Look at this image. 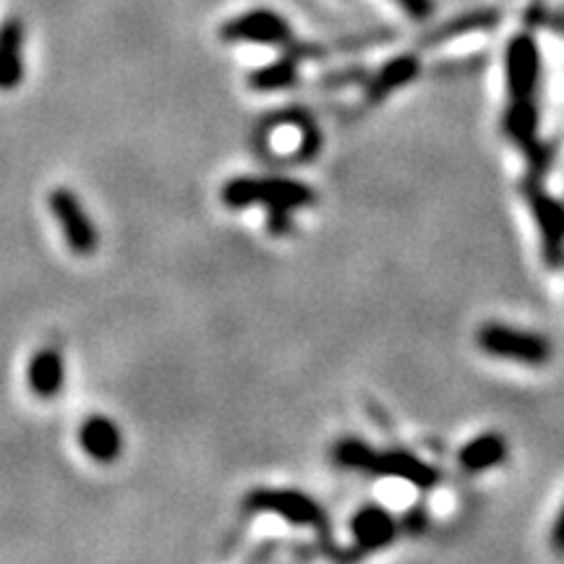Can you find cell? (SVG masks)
Wrapping results in <instances>:
<instances>
[{
  "instance_id": "1",
  "label": "cell",
  "mask_w": 564,
  "mask_h": 564,
  "mask_svg": "<svg viewBox=\"0 0 564 564\" xmlns=\"http://www.w3.org/2000/svg\"><path fill=\"white\" fill-rule=\"evenodd\" d=\"M220 196L230 209L264 204L270 209V232H285L293 212L316 202V194L306 183L291 178H232L225 183Z\"/></svg>"
},
{
  "instance_id": "2",
  "label": "cell",
  "mask_w": 564,
  "mask_h": 564,
  "mask_svg": "<svg viewBox=\"0 0 564 564\" xmlns=\"http://www.w3.org/2000/svg\"><path fill=\"white\" fill-rule=\"evenodd\" d=\"M333 457L340 468L361 470V474L382 478H398V481L411 484L421 491L434 489L436 481H440L434 465L421 460V457L403 453V449H373L361 440L337 442Z\"/></svg>"
},
{
  "instance_id": "3",
  "label": "cell",
  "mask_w": 564,
  "mask_h": 564,
  "mask_svg": "<svg viewBox=\"0 0 564 564\" xmlns=\"http://www.w3.org/2000/svg\"><path fill=\"white\" fill-rule=\"evenodd\" d=\"M476 343L491 358H502V361L512 364L544 366L552 358V345H549L546 337L507 327V324H484L478 329Z\"/></svg>"
},
{
  "instance_id": "4",
  "label": "cell",
  "mask_w": 564,
  "mask_h": 564,
  "mask_svg": "<svg viewBox=\"0 0 564 564\" xmlns=\"http://www.w3.org/2000/svg\"><path fill=\"white\" fill-rule=\"evenodd\" d=\"M220 40L232 45H267L288 47L295 40L293 26L285 17L270 9H253L241 17H232L220 26Z\"/></svg>"
},
{
  "instance_id": "5",
  "label": "cell",
  "mask_w": 564,
  "mask_h": 564,
  "mask_svg": "<svg viewBox=\"0 0 564 564\" xmlns=\"http://www.w3.org/2000/svg\"><path fill=\"white\" fill-rule=\"evenodd\" d=\"M505 79L510 102L535 100L541 82V51L531 34H514L505 51Z\"/></svg>"
},
{
  "instance_id": "6",
  "label": "cell",
  "mask_w": 564,
  "mask_h": 564,
  "mask_svg": "<svg viewBox=\"0 0 564 564\" xmlns=\"http://www.w3.org/2000/svg\"><path fill=\"white\" fill-rule=\"evenodd\" d=\"M249 512H272L299 528H322L324 510L306 494L293 489H257L246 497Z\"/></svg>"
},
{
  "instance_id": "7",
  "label": "cell",
  "mask_w": 564,
  "mask_h": 564,
  "mask_svg": "<svg viewBox=\"0 0 564 564\" xmlns=\"http://www.w3.org/2000/svg\"><path fill=\"white\" fill-rule=\"evenodd\" d=\"M51 209L61 225L68 249L79 257H91L97 249V228L84 212L82 202L76 199V194H70L68 188H55L51 194Z\"/></svg>"
},
{
  "instance_id": "8",
  "label": "cell",
  "mask_w": 564,
  "mask_h": 564,
  "mask_svg": "<svg viewBox=\"0 0 564 564\" xmlns=\"http://www.w3.org/2000/svg\"><path fill=\"white\" fill-rule=\"evenodd\" d=\"M525 194L528 204H531L533 220L539 225L544 259L552 267H560L564 262V204L549 196L535 183H528Z\"/></svg>"
},
{
  "instance_id": "9",
  "label": "cell",
  "mask_w": 564,
  "mask_h": 564,
  "mask_svg": "<svg viewBox=\"0 0 564 564\" xmlns=\"http://www.w3.org/2000/svg\"><path fill=\"white\" fill-rule=\"evenodd\" d=\"M350 533L356 539V544L371 552V549H384L392 544V539L398 535V520L392 518V512H387L379 505H366L350 518Z\"/></svg>"
},
{
  "instance_id": "10",
  "label": "cell",
  "mask_w": 564,
  "mask_h": 564,
  "mask_svg": "<svg viewBox=\"0 0 564 564\" xmlns=\"http://www.w3.org/2000/svg\"><path fill=\"white\" fill-rule=\"evenodd\" d=\"M79 444L95 463H112L121 455L123 436L108 415H89L79 426Z\"/></svg>"
},
{
  "instance_id": "11",
  "label": "cell",
  "mask_w": 564,
  "mask_h": 564,
  "mask_svg": "<svg viewBox=\"0 0 564 564\" xmlns=\"http://www.w3.org/2000/svg\"><path fill=\"white\" fill-rule=\"evenodd\" d=\"M24 79V24L6 19L0 24V91L17 89Z\"/></svg>"
},
{
  "instance_id": "12",
  "label": "cell",
  "mask_w": 564,
  "mask_h": 564,
  "mask_svg": "<svg viewBox=\"0 0 564 564\" xmlns=\"http://www.w3.org/2000/svg\"><path fill=\"white\" fill-rule=\"evenodd\" d=\"M419 74H421V61L415 58V55H400V58L387 61L384 66L371 76L369 84H366V100L382 102L384 97L392 95V91L403 89L405 84H411Z\"/></svg>"
},
{
  "instance_id": "13",
  "label": "cell",
  "mask_w": 564,
  "mask_h": 564,
  "mask_svg": "<svg viewBox=\"0 0 564 564\" xmlns=\"http://www.w3.org/2000/svg\"><path fill=\"white\" fill-rule=\"evenodd\" d=\"M26 382H30V390L37 398L53 400L63 390V382H66V364H63L61 352L55 348H42L34 352L30 369H26Z\"/></svg>"
},
{
  "instance_id": "14",
  "label": "cell",
  "mask_w": 564,
  "mask_h": 564,
  "mask_svg": "<svg viewBox=\"0 0 564 564\" xmlns=\"http://www.w3.org/2000/svg\"><path fill=\"white\" fill-rule=\"evenodd\" d=\"M505 131L528 154L544 152L539 144V108H535V100L510 102L505 116Z\"/></svg>"
},
{
  "instance_id": "15",
  "label": "cell",
  "mask_w": 564,
  "mask_h": 564,
  "mask_svg": "<svg viewBox=\"0 0 564 564\" xmlns=\"http://www.w3.org/2000/svg\"><path fill=\"white\" fill-rule=\"evenodd\" d=\"M499 24V11L497 9H478V11H468L460 13V17H453L444 24L436 26L423 37V45H442V42L457 40L463 34H474V32H489Z\"/></svg>"
},
{
  "instance_id": "16",
  "label": "cell",
  "mask_w": 564,
  "mask_h": 564,
  "mask_svg": "<svg viewBox=\"0 0 564 564\" xmlns=\"http://www.w3.org/2000/svg\"><path fill=\"white\" fill-rule=\"evenodd\" d=\"M507 457V442L499 434H481L474 436L468 444H463L457 453V463L463 465L468 474H484V470L497 468Z\"/></svg>"
},
{
  "instance_id": "17",
  "label": "cell",
  "mask_w": 564,
  "mask_h": 564,
  "mask_svg": "<svg viewBox=\"0 0 564 564\" xmlns=\"http://www.w3.org/2000/svg\"><path fill=\"white\" fill-rule=\"evenodd\" d=\"M299 63L301 58H295L293 53H285L274 63H267V66L251 70L249 87L257 91H280L293 87L299 82Z\"/></svg>"
},
{
  "instance_id": "18",
  "label": "cell",
  "mask_w": 564,
  "mask_h": 564,
  "mask_svg": "<svg viewBox=\"0 0 564 564\" xmlns=\"http://www.w3.org/2000/svg\"><path fill=\"white\" fill-rule=\"evenodd\" d=\"M392 3L400 6L415 21L429 19L434 13V0H392Z\"/></svg>"
},
{
  "instance_id": "19",
  "label": "cell",
  "mask_w": 564,
  "mask_h": 564,
  "mask_svg": "<svg viewBox=\"0 0 564 564\" xmlns=\"http://www.w3.org/2000/svg\"><path fill=\"white\" fill-rule=\"evenodd\" d=\"M552 544H554L556 552H564V505H562V510H560V514H556V520H554Z\"/></svg>"
}]
</instances>
